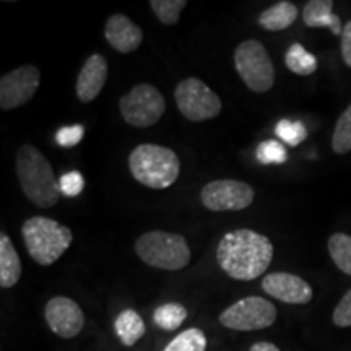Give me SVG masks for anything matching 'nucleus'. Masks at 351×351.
<instances>
[{
	"mask_svg": "<svg viewBox=\"0 0 351 351\" xmlns=\"http://www.w3.org/2000/svg\"><path fill=\"white\" fill-rule=\"evenodd\" d=\"M274 258V244L261 232L238 228L226 232L219 241L217 261L232 280L251 282L265 274Z\"/></svg>",
	"mask_w": 351,
	"mask_h": 351,
	"instance_id": "obj_1",
	"label": "nucleus"
},
{
	"mask_svg": "<svg viewBox=\"0 0 351 351\" xmlns=\"http://www.w3.org/2000/svg\"><path fill=\"white\" fill-rule=\"evenodd\" d=\"M16 178L23 194L39 208H51L59 202L60 184L41 150L23 145L16 152Z\"/></svg>",
	"mask_w": 351,
	"mask_h": 351,
	"instance_id": "obj_2",
	"label": "nucleus"
},
{
	"mask_svg": "<svg viewBox=\"0 0 351 351\" xmlns=\"http://www.w3.org/2000/svg\"><path fill=\"white\" fill-rule=\"evenodd\" d=\"M129 169L135 181L155 191H161L178 181L181 173V161L176 152L168 147L143 143L132 150Z\"/></svg>",
	"mask_w": 351,
	"mask_h": 351,
	"instance_id": "obj_3",
	"label": "nucleus"
},
{
	"mask_svg": "<svg viewBox=\"0 0 351 351\" xmlns=\"http://www.w3.org/2000/svg\"><path fill=\"white\" fill-rule=\"evenodd\" d=\"M26 251L34 262L49 267L72 245V230L46 217L28 218L21 226Z\"/></svg>",
	"mask_w": 351,
	"mask_h": 351,
	"instance_id": "obj_4",
	"label": "nucleus"
},
{
	"mask_svg": "<svg viewBox=\"0 0 351 351\" xmlns=\"http://www.w3.org/2000/svg\"><path fill=\"white\" fill-rule=\"evenodd\" d=\"M135 252L147 265L161 270H182L191 262V249L186 238L160 230L143 232L135 241Z\"/></svg>",
	"mask_w": 351,
	"mask_h": 351,
	"instance_id": "obj_5",
	"label": "nucleus"
},
{
	"mask_svg": "<svg viewBox=\"0 0 351 351\" xmlns=\"http://www.w3.org/2000/svg\"><path fill=\"white\" fill-rule=\"evenodd\" d=\"M234 67L254 93H267L275 85V67L265 46L257 39L241 43L234 51Z\"/></svg>",
	"mask_w": 351,
	"mask_h": 351,
	"instance_id": "obj_6",
	"label": "nucleus"
},
{
	"mask_svg": "<svg viewBox=\"0 0 351 351\" xmlns=\"http://www.w3.org/2000/svg\"><path fill=\"white\" fill-rule=\"evenodd\" d=\"M166 101L161 91L150 83H138L119 99V111L124 121L137 129L155 125L163 117Z\"/></svg>",
	"mask_w": 351,
	"mask_h": 351,
	"instance_id": "obj_7",
	"label": "nucleus"
},
{
	"mask_svg": "<svg viewBox=\"0 0 351 351\" xmlns=\"http://www.w3.org/2000/svg\"><path fill=\"white\" fill-rule=\"evenodd\" d=\"M174 99L182 116L191 122L215 119L221 112V99L218 95L207 83L195 77H189L178 83Z\"/></svg>",
	"mask_w": 351,
	"mask_h": 351,
	"instance_id": "obj_8",
	"label": "nucleus"
},
{
	"mask_svg": "<svg viewBox=\"0 0 351 351\" xmlns=\"http://www.w3.org/2000/svg\"><path fill=\"white\" fill-rule=\"evenodd\" d=\"M223 327L238 332H252L269 328L276 320V307L261 296H247L236 301L219 314Z\"/></svg>",
	"mask_w": 351,
	"mask_h": 351,
	"instance_id": "obj_9",
	"label": "nucleus"
},
{
	"mask_svg": "<svg viewBox=\"0 0 351 351\" xmlns=\"http://www.w3.org/2000/svg\"><path fill=\"white\" fill-rule=\"evenodd\" d=\"M252 186L236 179H218L208 182L200 192L202 205L212 212H241L252 205Z\"/></svg>",
	"mask_w": 351,
	"mask_h": 351,
	"instance_id": "obj_10",
	"label": "nucleus"
},
{
	"mask_svg": "<svg viewBox=\"0 0 351 351\" xmlns=\"http://www.w3.org/2000/svg\"><path fill=\"white\" fill-rule=\"evenodd\" d=\"M41 83V72L34 65L21 67L5 73L0 80V109L12 111L33 98Z\"/></svg>",
	"mask_w": 351,
	"mask_h": 351,
	"instance_id": "obj_11",
	"label": "nucleus"
},
{
	"mask_svg": "<svg viewBox=\"0 0 351 351\" xmlns=\"http://www.w3.org/2000/svg\"><path fill=\"white\" fill-rule=\"evenodd\" d=\"M47 326L60 339H73L85 327V314L75 301L67 296H56L44 307Z\"/></svg>",
	"mask_w": 351,
	"mask_h": 351,
	"instance_id": "obj_12",
	"label": "nucleus"
},
{
	"mask_svg": "<svg viewBox=\"0 0 351 351\" xmlns=\"http://www.w3.org/2000/svg\"><path fill=\"white\" fill-rule=\"evenodd\" d=\"M262 289L269 296L287 304H307L313 301L314 296L313 287L306 280L287 271H275L267 275L262 280Z\"/></svg>",
	"mask_w": 351,
	"mask_h": 351,
	"instance_id": "obj_13",
	"label": "nucleus"
},
{
	"mask_svg": "<svg viewBox=\"0 0 351 351\" xmlns=\"http://www.w3.org/2000/svg\"><path fill=\"white\" fill-rule=\"evenodd\" d=\"M104 38L114 51L121 52V54H130V52L137 51L142 44L143 32L129 16L116 13V15L109 16L106 21Z\"/></svg>",
	"mask_w": 351,
	"mask_h": 351,
	"instance_id": "obj_14",
	"label": "nucleus"
},
{
	"mask_svg": "<svg viewBox=\"0 0 351 351\" xmlns=\"http://www.w3.org/2000/svg\"><path fill=\"white\" fill-rule=\"evenodd\" d=\"M108 80V60L101 54H93L86 59L77 77L75 91L82 103H91L103 90Z\"/></svg>",
	"mask_w": 351,
	"mask_h": 351,
	"instance_id": "obj_15",
	"label": "nucleus"
},
{
	"mask_svg": "<svg viewBox=\"0 0 351 351\" xmlns=\"http://www.w3.org/2000/svg\"><path fill=\"white\" fill-rule=\"evenodd\" d=\"M302 21L309 28H328L332 34L341 36V20L333 13L332 0H311L302 10Z\"/></svg>",
	"mask_w": 351,
	"mask_h": 351,
	"instance_id": "obj_16",
	"label": "nucleus"
},
{
	"mask_svg": "<svg viewBox=\"0 0 351 351\" xmlns=\"http://www.w3.org/2000/svg\"><path fill=\"white\" fill-rule=\"evenodd\" d=\"M21 276V261L5 232H0V287H15Z\"/></svg>",
	"mask_w": 351,
	"mask_h": 351,
	"instance_id": "obj_17",
	"label": "nucleus"
},
{
	"mask_svg": "<svg viewBox=\"0 0 351 351\" xmlns=\"http://www.w3.org/2000/svg\"><path fill=\"white\" fill-rule=\"evenodd\" d=\"M298 13L300 12L295 3L283 0L262 12V15L258 16V25L269 32H283L298 20Z\"/></svg>",
	"mask_w": 351,
	"mask_h": 351,
	"instance_id": "obj_18",
	"label": "nucleus"
},
{
	"mask_svg": "<svg viewBox=\"0 0 351 351\" xmlns=\"http://www.w3.org/2000/svg\"><path fill=\"white\" fill-rule=\"evenodd\" d=\"M114 328H116L117 337H119L122 343L125 346L135 345L142 339L147 332L143 319L140 317V314L134 309H125L117 315L116 322H114Z\"/></svg>",
	"mask_w": 351,
	"mask_h": 351,
	"instance_id": "obj_19",
	"label": "nucleus"
},
{
	"mask_svg": "<svg viewBox=\"0 0 351 351\" xmlns=\"http://www.w3.org/2000/svg\"><path fill=\"white\" fill-rule=\"evenodd\" d=\"M285 64H287L289 72L301 77L313 75L317 70V59L309 51H306L304 46L298 43L288 47L287 54H285Z\"/></svg>",
	"mask_w": 351,
	"mask_h": 351,
	"instance_id": "obj_20",
	"label": "nucleus"
},
{
	"mask_svg": "<svg viewBox=\"0 0 351 351\" xmlns=\"http://www.w3.org/2000/svg\"><path fill=\"white\" fill-rule=\"evenodd\" d=\"M186 319L187 309L179 302H168V304L156 307L155 313H153V320H155L156 326L166 332H173L179 328Z\"/></svg>",
	"mask_w": 351,
	"mask_h": 351,
	"instance_id": "obj_21",
	"label": "nucleus"
},
{
	"mask_svg": "<svg viewBox=\"0 0 351 351\" xmlns=\"http://www.w3.org/2000/svg\"><path fill=\"white\" fill-rule=\"evenodd\" d=\"M328 254L335 265L351 276V236L345 232H335L328 238Z\"/></svg>",
	"mask_w": 351,
	"mask_h": 351,
	"instance_id": "obj_22",
	"label": "nucleus"
},
{
	"mask_svg": "<svg viewBox=\"0 0 351 351\" xmlns=\"http://www.w3.org/2000/svg\"><path fill=\"white\" fill-rule=\"evenodd\" d=\"M332 150L337 155H346L351 152V104L337 121L332 135Z\"/></svg>",
	"mask_w": 351,
	"mask_h": 351,
	"instance_id": "obj_23",
	"label": "nucleus"
},
{
	"mask_svg": "<svg viewBox=\"0 0 351 351\" xmlns=\"http://www.w3.org/2000/svg\"><path fill=\"white\" fill-rule=\"evenodd\" d=\"M207 337L200 328H189L179 333L163 351H205Z\"/></svg>",
	"mask_w": 351,
	"mask_h": 351,
	"instance_id": "obj_24",
	"label": "nucleus"
},
{
	"mask_svg": "<svg viewBox=\"0 0 351 351\" xmlns=\"http://www.w3.org/2000/svg\"><path fill=\"white\" fill-rule=\"evenodd\" d=\"M150 7L161 23L176 25L182 10L187 7V2L186 0H152Z\"/></svg>",
	"mask_w": 351,
	"mask_h": 351,
	"instance_id": "obj_25",
	"label": "nucleus"
},
{
	"mask_svg": "<svg viewBox=\"0 0 351 351\" xmlns=\"http://www.w3.org/2000/svg\"><path fill=\"white\" fill-rule=\"evenodd\" d=\"M275 134L289 147H298L307 138V129L298 121L282 119L275 127Z\"/></svg>",
	"mask_w": 351,
	"mask_h": 351,
	"instance_id": "obj_26",
	"label": "nucleus"
},
{
	"mask_svg": "<svg viewBox=\"0 0 351 351\" xmlns=\"http://www.w3.org/2000/svg\"><path fill=\"white\" fill-rule=\"evenodd\" d=\"M256 156L262 165H282L288 160V150L278 140H263L258 143Z\"/></svg>",
	"mask_w": 351,
	"mask_h": 351,
	"instance_id": "obj_27",
	"label": "nucleus"
},
{
	"mask_svg": "<svg viewBox=\"0 0 351 351\" xmlns=\"http://www.w3.org/2000/svg\"><path fill=\"white\" fill-rule=\"evenodd\" d=\"M83 135H85V129H83V125L80 124L67 125V127H62V129L57 132L56 140L62 148H72L82 142Z\"/></svg>",
	"mask_w": 351,
	"mask_h": 351,
	"instance_id": "obj_28",
	"label": "nucleus"
},
{
	"mask_svg": "<svg viewBox=\"0 0 351 351\" xmlns=\"http://www.w3.org/2000/svg\"><path fill=\"white\" fill-rule=\"evenodd\" d=\"M60 192L67 197H77L78 194H82L83 187H85V179L83 176L78 173V171H72V173L64 174L60 178Z\"/></svg>",
	"mask_w": 351,
	"mask_h": 351,
	"instance_id": "obj_29",
	"label": "nucleus"
},
{
	"mask_svg": "<svg viewBox=\"0 0 351 351\" xmlns=\"http://www.w3.org/2000/svg\"><path fill=\"white\" fill-rule=\"evenodd\" d=\"M332 320L337 327H351V289L345 293L339 304H337L332 314Z\"/></svg>",
	"mask_w": 351,
	"mask_h": 351,
	"instance_id": "obj_30",
	"label": "nucleus"
},
{
	"mask_svg": "<svg viewBox=\"0 0 351 351\" xmlns=\"http://www.w3.org/2000/svg\"><path fill=\"white\" fill-rule=\"evenodd\" d=\"M341 57H343V62L351 69V20L343 26V32H341Z\"/></svg>",
	"mask_w": 351,
	"mask_h": 351,
	"instance_id": "obj_31",
	"label": "nucleus"
},
{
	"mask_svg": "<svg viewBox=\"0 0 351 351\" xmlns=\"http://www.w3.org/2000/svg\"><path fill=\"white\" fill-rule=\"evenodd\" d=\"M249 351H280V348L276 345L270 343V341H257V343L251 346Z\"/></svg>",
	"mask_w": 351,
	"mask_h": 351,
	"instance_id": "obj_32",
	"label": "nucleus"
}]
</instances>
